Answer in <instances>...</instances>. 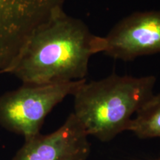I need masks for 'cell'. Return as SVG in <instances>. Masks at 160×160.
Wrapping results in <instances>:
<instances>
[{"label": "cell", "instance_id": "cell-7", "mask_svg": "<svg viewBox=\"0 0 160 160\" xmlns=\"http://www.w3.org/2000/svg\"><path fill=\"white\" fill-rule=\"evenodd\" d=\"M128 131L140 139L160 138V93L152 96L132 119Z\"/></svg>", "mask_w": 160, "mask_h": 160}, {"label": "cell", "instance_id": "cell-2", "mask_svg": "<svg viewBox=\"0 0 160 160\" xmlns=\"http://www.w3.org/2000/svg\"><path fill=\"white\" fill-rule=\"evenodd\" d=\"M157 78L113 74L76 90L73 113L88 136L106 142L128 131L137 112L153 95Z\"/></svg>", "mask_w": 160, "mask_h": 160}, {"label": "cell", "instance_id": "cell-1", "mask_svg": "<svg viewBox=\"0 0 160 160\" xmlns=\"http://www.w3.org/2000/svg\"><path fill=\"white\" fill-rule=\"evenodd\" d=\"M103 50V37L62 10L36 30L8 73L25 85L85 79L91 57Z\"/></svg>", "mask_w": 160, "mask_h": 160}, {"label": "cell", "instance_id": "cell-6", "mask_svg": "<svg viewBox=\"0 0 160 160\" xmlns=\"http://www.w3.org/2000/svg\"><path fill=\"white\" fill-rule=\"evenodd\" d=\"M88 137L71 113L55 131L25 139L12 160H86L91 152Z\"/></svg>", "mask_w": 160, "mask_h": 160}, {"label": "cell", "instance_id": "cell-3", "mask_svg": "<svg viewBox=\"0 0 160 160\" xmlns=\"http://www.w3.org/2000/svg\"><path fill=\"white\" fill-rule=\"evenodd\" d=\"M85 79L69 82L25 85L0 96V125L25 139L40 133L48 113L73 95Z\"/></svg>", "mask_w": 160, "mask_h": 160}, {"label": "cell", "instance_id": "cell-4", "mask_svg": "<svg viewBox=\"0 0 160 160\" xmlns=\"http://www.w3.org/2000/svg\"><path fill=\"white\" fill-rule=\"evenodd\" d=\"M67 0H0V73H8L40 25Z\"/></svg>", "mask_w": 160, "mask_h": 160}, {"label": "cell", "instance_id": "cell-5", "mask_svg": "<svg viewBox=\"0 0 160 160\" xmlns=\"http://www.w3.org/2000/svg\"><path fill=\"white\" fill-rule=\"evenodd\" d=\"M102 53L125 62L160 53V11L135 12L104 37Z\"/></svg>", "mask_w": 160, "mask_h": 160}, {"label": "cell", "instance_id": "cell-8", "mask_svg": "<svg viewBox=\"0 0 160 160\" xmlns=\"http://www.w3.org/2000/svg\"><path fill=\"white\" fill-rule=\"evenodd\" d=\"M156 160H160V157H159V158H158V159H156Z\"/></svg>", "mask_w": 160, "mask_h": 160}]
</instances>
